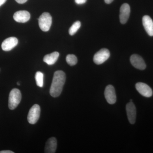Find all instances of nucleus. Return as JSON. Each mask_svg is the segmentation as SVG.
Masks as SVG:
<instances>
[{
  "label": "nucleus",
  "instance_id": "obj_1",
  "mask_svg": "<svg viewBox=\"0 0 153 153\" xmlns=\"http://www.w3.org/2000/svg\"><path fill=\"white\" fill-rule=\"evenodd\" d=\"M66 79V74L63 71H55L50 88V95L54 97H58L60 95L63 90Z\"/></svg>",
  "mask_w": 153,
  "mask_h": 153
},
{
  "label": "nucleus",
  "instance_id": "obj_2",
  "mask_svg": "<svg viewBox=\"0 0 153 153\" xmlns=\"http://www.w3.org/2000/svg\"><path fill=\"white\" fill-rule=\"evenodd\" d=\"M22 94L19 89L14 88L10 92L9 97V108L10 110L15 109L21 102Z\"/></svg>",
  "mask_w": 153,
  "mask_h": 153
},
{
  "label": "nucleus",
  "instance_id": "obj_3",
  "mask_svg": "<svg viewBox=\"0 0 153 153\" xmlns=\"http://www.w3.org/2000/svg\"><path fill=\"white\" fill-rule=\"evenodd\" d=\"M39 26L44 32H47L50 30L52 23V18L48 13H43L38 19Z\"/></svg>",
  "mask_w": 153,
  "mask_h": 153
},
{
  "label": "nucleus",
  "instance_id": "obj_4",
  "mask_svg": "<svg viewBox=\"0 0 153 153\" xmlns=\"http://www.w3.org/2000/svg\"><path fill=\"white\" fill-rule=\"evenodd\" d=\"M41 108L38 104H35L32 107L27 116V120L29 123L34 124L38 122L40 116Z\"/></svg>",
  "mask_w": 153,
  "mask_h": 153
},
{
  "label": "nucleus",
  "instance_id": "obj_5",
  "mask_svg": "<svg viewBox=\"0 0 153 153\" xmlns=\"http://www.w3.org/2000/svg\"><path fill=\"white\" fill-rule=\"evenodd\" d=\"M110 55L109 50L107 49H102L97 52L93 58L94 63L97 65H100L104 63L109 58Z\"/></svg>",
  "mask_w": 153,
  "mask_h": 153
},
{
  "label": "nucleus",
  "instance_id": "obj_6",
  "mask_svg": "<svg viewBox=\"0 0 153 153\" xmlns=\"http://www.w3.org/2000/svg\"><path fill=\"white\" fill-rule=\"evenodd\" d=\"M105 97L107 101L110 104H114L116 102V95L114 87L112 85L106 86L105 90Z\"/></svg>",
  "mask_w": 153,
  "mask_h": 153
},
{
  "label": "nucleus",
  "instance_id": "obj_7",
  "mask_svg": "<svg viewBox=\"0 0 153 153\" xmlns=\"http://www.w3.org/2000/svg\"><path fill=\"white\" fill-rule=\"evenodd\" d=\"M130 61L133 66L140 70H144L146 67L142 57L136 54L131 55L130 57Z\"/></svg>",
  "mask_w": 153,
  "mask_h": 153
},
{
  "label": "nucleus",
  "instance_id": "obj_8",
  "mask_svg": "<svg viewBox=\"0 0 153 153\" xmlns=\"http://www.w3.org/2000/svg\"><path fill=\"white\" fill-rule=\"evenodd\" d=\"M136 88L141 95L145 97H151L153 94L152 88L143 82H137L136 84Z\"/></svg>",
  "mask_w": 153,
  "mask_h": 153
},
{
  "label": "nucleus",
  "instance_id": "obj_9",
  "mask_svg": "<svg viewBox=\"0 0 153 153\" xmlns=\"http://www.w3.org/2000/svg\"><path fill=\"white\" fill-rule=\"evenodd\" d=\"M130 14V7L128 4L125 3L121 7L120 20V23L124 25L127 23Z\"/></svg>",
  "mask_w": 153,
  "mask_h": 153
},
{
  "label": "nucleus",
  "instance_id": "obj_10",
  "mask_svg": "<svg viewBox=\"0 0 153 153\" xmlns=\"http://www.w3.org/2000/svg\"><path fill=\"white\" fill-rule=\"evenodd\" d=\"M126 110L129 122L132 124H134L135 123L136 118V108L132 102H130L127 104Z\"/></svg>",
  "mask_w": 153,
  "mask_h": 153
},
{
  "label": "nucleus",
  "instance_id": "obj_11",
  "mask_svg": "<svg viewBox=\"0 0 153 153\" xmlns=\"http://www.w3.org/2000/svg\"><path fill=\"white\" fill-rule=\"evenodd\" d=\"M18 44V40L15 37H10L3 41L1 45L2 49L4 51H10Z\"/></svg>",
  "mask_w": 153,
  "mask_h": 153
},
{
  "label": "nucleus",
  "instance_id": "obj_12",
  "mask_svg": "<svg viewBox=\"0 0 153 153\" xmlns=\"http://www.w3.org/2000/svg\"><path fill=\"white\" fill-rule=\"evenodd\" d=\"M14 20L19 23H26L30 19V14L28 11H19L15 13L13 16Z\"/></svg>",
  "mask_w": 153,
  "mask_h": 153
},
{
  "label": "nucleus",
  "instance_id": "obj_13",
  "mask_svg": "<svg viewBox=\"0 0 153 153\" xmlns=\"http://www.w3.org/2000/svg\"><path fill=\"white\" fill-rule=\"evenodd\" d=\"M143 24L146 32L150 36H153V22L151 17L144 16L143 18Z\"/></svg>",
  "mask_w": 153,
  "mask_h": 153
},
{
  "label": "nucleus",
  "instance_id": "obj_14",
  "mask_svg": "<svg viewBox=\"0 0 153 153\" xmlns=\"http://www.w3.org/2000/svg\"><path fill=\"white\" fill-rule=\"evenodd\" d=\"M57 147V141L55 137L50 138L46 143L45 153H55Z\"/></svg>",
  "mask_w": 153,
  "mask_h": 153
},
{
  "label": "nucleus",
  "instance_id": "obj_15",
  "mask_svg": "<svg viewBox=\"0 0 153 153\" xmlns=\"http://www.w3.org/2000/svg\"><path fill=\"white\" fill-rule=\"evenodd\" d=\"M59 56V53L58 52H53L45 55L44 58V61L48 65H53L57 61Z\"/></svg>",
  "mask_w": 153,
  "mask_h": 153
},
{
  "label": "nucleus",
  "instance_id": "obj_16",
  "mask_svg": "<svg viewBox=\"0 0 153 153\" xmlns=\"http://www.w3.org/2000/svg\"><path fill=\"white\" fill-rule=\"evenodd\" d=\"M36 84L40 87H42L44 85V74L41 71L36 72L35 75Z\"/></svg>",
  "mask_w": 153,
  "mask_h": 153
},
{
  "label": "nucleus",
  "instance_id": "obj_17",
  "mask_svg": "<svg viewBox=\"0 0 153 153\" xmlns=\"http://www.w3.org/2000/svg\"><path fill=\"white\" fill-rule=\"evenodd\" d=\"M80 27H81V23L79 21H76L74 22L68 30L69 35L70 36L74 35L78 31Z\"/></svg>",
  "mask_w": 153,
  "mask_h": 153
},
{
  "label": "nucleus",
  "instance_id": "obj_18",
  "mask_svg": "<svg viewBox=\"0 0 153 153\" xmlns=\"http://www.w3.org/2000/svg\"><path fill=\"white\" fill-rule=\"evenodd\" d=\"M67 63L70 66H73L76 65L77 63V57L74 55H68L66 57Z\"/></svg>",
  "mask_w": 153,
  "mask_h": 153
},
{
  "label": "nucleus",
  "instance_id": "obj_19",
  "mask_svg": "<svg viewBox=\"0 0 153 153\" xmlns=\"http://www.w3.org/2000/svg\"><path fill=\"white\" fill-rule=\"evenodd\" d=\"M87 0H75V3L78 4H85Z\"/></svg>",
  "mask_w": 153,
  "mask_h": 153
},
{
  "label": "nucleus",
  "instance_id": "obj_20",
  "mask_svg": "<svg viewBox=\"0 0 153 153\" xmlns=\"http://www.w3.org/2000/svg\"><path fill=\"white\" fill-rule=\"evenodd\" d=\"M17 3L19 4H23L26 3L27 1V0H15Z\"/></svg>",
  "mask_w": 153,
  "mask_h": 153
},
{
  "label": "nucleus",
  "instance_id": "obj_21",
  "mask_svg": "<svg viewBox=\"0 0 153 153\" xmlns=\"http://www.w3.org/2000/svg\"><path fill=\"white\" fill-rule=\"evenodd\" d=\"M14 152L9 150L0 151V153H14Z\"/></svg>",
  "mask_w": 153,
  "mask_h": 153
},
{
  "label": "nucleus",
  "instance_id": "obj_22",
  "mask_svg": "<svg viewBox=\"0 0 153 153\" xmlns=\"http://www.w3.org/2000/svg\"><path fill=\"white\" fill-rule=\"evenodd\" d=\"M114 0H104L105 2L107 4H110Z\"/></svg>",
  "mask_w": 153,
  "mask_h": 153
},
{
  "label": "nucleus",
  "instance_id": "obj_23",
  "mask_svg": "<svg viewBox=\"0 0 153 153\" xmlns=\"http://www.w3.org/2000/svg\"><path fill=\"white\" fill-rule=\"evenodd\" d=\"M7 0H0V6L2 5L6 2Z\"/></svg>",
  "mask_w": 153,
  "mask_h": 153
},
{
  "label": "nucleus",
  "instance_id": "obj_24",
  "mask_svg": "<svg viewBox=\"0 0 153 153\" xmlns=\"http://www.w3.org/2000/svg\"><path fill=\"white\" fill-rule=\"evenodd\" d=\"M17 85H20V83H19V82H17Z\"/></svg>",
  "mask_w": 153,
  "mask_h": 153
}]
</instances>
